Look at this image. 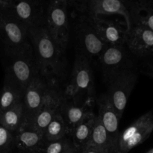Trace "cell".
Returning a JSON list of instances; mask_svg holds the SVG:
<instances>
[{
    "instance_id": "cell-1",
    "label": "cell",
    "mask_w": 153,
    "mask_h": 153,
    "mask_svg": "<svg viewBox=\"0 0 153 153\" xmlns=\"http://www.w3.org/2000/svg\"><path fill=\"white\" fill-rule=\"evenodd\" d=\"M28 34L39 75L49 85L57 87L65 76L64 52L53 41L45 24L29 28Z\"/></svg>"
},
{
    "instance_id": "cell-2",
    "label": "cell",
    "mask_w": 153,
    "mask_h": 153,
    "mask_svg": "<svg viewBox=\"0 0 153 153\" xmlns=\"http://www.w3.org/2000/svg\"><path fill=\"white\" fill-rule=\"evenodd\" d=\"M28 30L8 7L0 9V46L9 57L32 51Z\"/></svg>"
},
{
    "instance_id": "cell-3",
    "label": "cell",
    "mask_w": 153,
    "mask_h": 153,
    "mask_svg": "<svg viewBox=\"0 0 153 153\" xmlns=\"http://www.w3.org/2000/svg\"><path fill=\"white\" fill-rule=\"evenodd\" d=\"M63 95L67 100L94 102L95 90L91 61L79 52L75 60L71 80Z\"/></svg>"
},
{
    "instance_id": "cell-4",
    "label": "cell",
    "mask_w": 153,
    "mask_h": 153,
    "mask_svg": "<svg viewBox=\"0 0 153 153\" xmlns=\"http://www.w3.org/2000/svg\"><path fill=\"white\" fill-rule=\"evenodd\" d=\"M45 26L55 44L65 52L70 39L67 7L55 0H51L45 13Z\"/></svg>"
},
{
    "instance_id": "cell-5",
    "label": "cell",
    "mask_w": 153,
    "mask_h": 153,
    "mask_svg": "<svg viewBox=\"0 0 153 153\" xmlns=\"http://www.w3.org/2000/svg\"><path fill=\"white\" fill-rule=\"evenodd\" d=\"M137 78L136 72L131 68H128L114 75L108 81V91L106 96L120 118L131 91L137 83Z\"/></svg>"
},
{
    "instance_id": "cell-6",
    "label": "cell",
    "mask_w": 153,
    "mask_h": 153,
    "mask_svg": "<svg viewBox=\"0 0 153 153\" xmlns=\"http://www.w3.org/2000/svg\"><path fill=\"white\" fill-rule=\"evenodd\" d=\"M82 14L76 28L78 52L92 61L97 59L107 45L99 35L92 16L88 13Z\"/></svg>"
},
{
    "instance_id": "cell-7",
    "label": "cell",
    "mask_w": 153,
    "mask_h": 153,
    "mask_svg": "<svg viewBox=\"0 0 153 153\" xmlns=\"http://www.w3.org/2000/svg\"><path fill=\"white\" fill-rule=\"evenodd\" d=\"M153 131V110L137 118L125 130L120 133L118 153H128L143 143Z\"/></svg>"
},
{
    "instance_id": "cell-8",
    "label": "cell",
    "mask_w": 153,
    "mask_h": 153,
    "mask_svg": "<svg viewBox=\"0 0 153 153\" xmlns=\"http://www.w3.org/2000/svg\"><path fill=\"white\" fill-rule=\"evenodd\" d=\"M10 62L6 69L5 76L25 92L33 79L39 76L33 52L10 56Z\"/></svg>"
},
{
    "instance_id": "cell-9",
    "label": "cell",
    "mask_w": 153,
    "mask_h": 153,
    "mask_svg": "<svg viewBox=\"0 0 153 153\" xmlns=\"http://www.w3.org/2000/svg\"><path fill=\"white\" fill-rule=\"evenodd\" d=\"M91 16L99 35L107 46H124L128 33L124 19L103 15Z\"/></svg>"
},
{
    "instance_id": "cell-10",
    "label": "cell",
    "mask_w": 153,
    "mask_h": 153,
    "mask_svg": "<svg viewBox=\"0 0 153 153\" xmlns=\"http://www.w3.org/2000/svg\"><path fill=\"white\" fill-rule=\"evenodd\" d=\"M52 87V85H49L40 75L34 78L28 85L24 92L22 99L25 112V122L23 125L31 123L41 107L46 94Z\"/></svg>"
},
{
    "instance_id": "cell-11",
    "label": "cell",
    "mask_w": 153,
    "mask_h": 153,
    "mask_svg": "<svg viewBox=\"0 0 153 153\" xmlns=\"http://www.w3.org/2000/svg\"><path fill=\"white\" fill-rule=\"evenodd\" d=\"M97 60L106 82L120 72L131 68L124 46H106Z\"/></svg>"
},
{
    "instance_id": "cell-12",
    "label": "cell",
    "mask_w": 153,
    "mask_h": 153,
    "mask_svg": "<svg viewBox=\"0 0 153 153\" xmlns=\"http://www.w3.org/2000/svg\"><path fill=\"white\" fill-rule=\"evenodd\" d=\"M129 4L130 2L123 0H85L82 13L93 16H121L128 31L131 26Z\"/></svg>"
},
{
    "instance_id": "cell-13",
    "label": "cell",
    "mask_w": 153,
    "mask_h": 153,
    "mask_svg": "<svg viewBox=\"0 0 153 153\" xmlns=\"http://www.w3.org/2000/svg\"><path fill=\"white\" fill-rule=\"evenodd\" d=\"M8 8L28 29L45 24L46 11L41 0H13Z\"/></svg>"
},
{
    "instance_id": "cell-14",
    "label": "cell",
    "mask_w": 153,
    "mask_h": 153,
    "mask_svg": "<svg viewBox=\"0 0 153 153\" xmlns=\"http://www.w3.org/2000/svg\"><path fill=\"white\" fill-rule=\"evenodd\" d=\"M64 100V97L62 93L57 87L52 86L46 94V98L37 114L31 123L27 125L44 134L45 129L50 121L55 115L60 113V109Z\"/></svg>"
},
{
    "instance_id": "cell-15",
    "label": "cell",
    "mask_w": 153,
    "mask_h": 153,
    "mask_svg": "<svg viewBox=\"0 0 153 153\" xmlns=\"http://www.w3.org/2000/svg\"><path fill=\"white\" fill-rule=\"evenodd\" d=\"M126 44L136 56H153V31L144 25L132 23L127 33Z\"/></svg>"
},
{
    "instance_id": "cell-16",
    "label": "cell",
    "mask_w": 153,
    "mask_h": 153,
    "mask_svg": "<svg viewBox=\"0 0 153 153\" xmlns=\"http://www.w3.org/2000/svg\"><path fill=\"white\" fill-rule=\"evenodd\" d=\"M93 102L88 101H74L64 98L60 109L67 129L68 136H70L76 126L92 113Z\"/></svg>"
},
{
    "instance_id": "cell-17",
    "label": "cell",
    "mask_w": 153,
    "mask_h": 153,
    "mask_svg": "<svg viewBox=\"0 0 153 153\" xmlns=\"http://www.w3.org/2000/svg\"><path fill=\"white\" fill-rule=\"evenodd\" d=\"M44 134L28 125H23L13 134V146L21 153H42Z\"/></svg>"
},
{
    "instance_id": "cell-18",
    "label": "cell",
    "mask_w": 153,
    "mask_h": 153,
    "mask_svg": "<svg viewBox=\"0 0 153 153\" xmlns=\"http://www.w3.org/2000/svg\"><path fill=\"white\" fill-rule=\"evenodd\" d=\"M97 102L99 107V114L97 116L105 128L111 141L117 149L118 139L120 136L119 123L121 118L119 117L106 94L102 96Z\"/></svg>"
},
{
    "instance_id": "cell-19",
    "label": "cell",
    "mask_w": 153,
    "mask_h": 153,
    "mask_svg": "<svg viewBox=\"0 0 153 153\" xmlns=\"http://www.w3.org/2000/svg\"><path fill=\"white\" fill-rule=\"evenodd\" d=\"M129 10L131 24H140L153 31V0H131Z\"/></svg>"
},
{
    "instance_id": "cell-20",
    "label": "cell",
    "mask_w": 153,
    "mask_h": 153,
    "mask_svg": "<svg viewBox=\"0 0 153 153\" xmlns=\"http://www.w3.org/2000/svg\"><path fill=\"white\" fill-rule=\"evenodd\" d=\"M96 115L97 114L94 112L90 114L75 128L70 134L72 143L78 153L82 152V149L89 143L91 140L93 128L95 123Z\"/></svg>"
},
{
    "instance_id": "cell-21",
    "label": "cell",
    "mask_w": 153,
    "mask_h": 153,
    "mask_svg": "<svg viewBox=\"0 0 153 153\" xmlns=\"http://www.w3.org/2000/svg\"><path fill=\"white\" fill-rule=\"evenodd\" d=\"M25 122V112L22 101L1 112L0 125L14 134Z\"/></svg>"
},
{
    "instance_id": "cell-22",
    "label": "cell",
    "mask_w": 153,
    "mask_h": 153,
    "mask_svg": "<svg viewBox=\"0 0 153 153\" xmlns=\"http://www.w3.org/2000/svg\"><path fill=\"white\" fill-rule=\"evenodd\" d=\"M24 92L13 83L8 77L4 76V84L0 93V111L1 112L21 102Z\"/></svg>"
},
{
    "instance_id": "cell-23",
    "label": "cell",
    "mask_w": 153,
    "mask_h": 153,
    "mask_svg": "<svg viewBox=\"0 0 153 153\" xmlns=\"http://www.w3.org/2000/svg\"><path fill=\"white\" fill-rule=\"evenodd\" d=\"M89 143L94 145L102 153H118L97 115H96L95 123Z\"/></svg>"
},
{
    "instance_id": "cell-24",
    "label": "cell",
    "mask_w": 153,
    "mask_h": 153,
    "mask_svg": "<svg viewBox=\"0 0 153 153\" xmlns=\"http://www.w3.org/2000/svg\"><path fill=\"white\" fill-rule=\"evenodd\" d=\"M67 135L66 124L59 113L54 117L45 129V140L46 141H54L66 137Z\"/></svg>"
},
{
    "instance_id": "cell-25",
    "label": "cell",
    "mask_w": 153,
    "mask_h": 153,
    "mask_svg": "<svg viewBox=\"0 0 153 153\" xmlns=\"http://www.w3.org/2000/svg\"><path fill=\"white\" fill-rule=\"evenodd\" d=\"M72 146L73 143L67 137L54 141H46L42 153H64Z\"/></svg>"
},
{
    "instance_id": "cell-26",
    "label": "cell",
    "mask_w": 153,
    "mask_h": 153,
    "mask_svg": "<svg viewBox=\"0 0 153 153\" xmlns=\"http://www.w3.org/2000/svg\"><path fill=\"white\" fill-rule=\"evenodd\" d=\"M13 146V133L0 125V153H10Z\"/></svg>"
},
{
    "instance_id": "cell-27",
    "label": "cell",
    "mask_w": 153,
    "mask_h": 153,
    "mask_svg": "<svg viewBox=\"0 0 153 153\" xmlns=\"http://www.w3.org/2000/svg\"><path fill=\"white\" fill-rule=\"evenodd\" d=\"M55 1L64 4L67 7V9L70 7L80 12L81 13H83L85 0H55Z\"/></svg>"
},
{
    "instance_id": "cell-28",
    "label": "cell",
    "mask_w": 153,
    "mask_h": 153,
    "mask_svg": "<svg viewBox=\"0 0 153 153\" xmlns=\"http://www.w3.org/2000/svg\"><path fill=\"white\" fill-rule=\"evenodd\" d=\"M80 153H102L100 149H97L94 145L88 143Z\"/></svg>"
},
{
    "instance_id": "cell-29",
    "label": "cell",
    "mask_w": 153,
    "mask_h": 153,
    "mask_svg": "<svg viewBox=\"0 0 153 153\" xmlns=\"http://www.w3.org/2000/svg\"><path fill=\"white\" fill-rule=\"evenodd\" d=\"M13 0H0V8H7L12 4Z\"/></svg>"
},
{
    "instance_id": "cell-30",
    "label": "cell",
    "mask_w": 153,
    "mask_h": 153,
    "mask_svg": "<svg viewBox=\"0 0 153 153\" xmlns=\"http://www.w3.org/2000/svg\"><path fill=\"white\" fill-rule=\"evenodd\" d=\"M64 153H78V152L76 150V149H75L74 146H72V147H70V149H67V150H66Z\"/></svg>"
},
{
    "instance_id": "cell-31",
    "label": "cell",
    "mask_w": 153,
    "mask_h": 153,
    "mask_svg": "<svg viewBox=\"0 0 153 153\" xmlns=\"http://www.w3.org/2000/svg\"><path fill=\"white\" fill-rule=\"evenodd\" d=\"M149 76H152V77L153 78V67H151V69H150V72H149Z\"/></svg>"
},
{
    "instance_id": "cell-32",
    "label": "cell",
    "mask_w": 153,
    "mask_h": 153,
    "mask_svg": "<svg viewBox=\"0 0 153 153\" xmlns=\"http://www.w3.org/2000/svg\"><path fill=\"white\" fill-rule=\"evenodd\" d=\"M147 153H153V149H150V150L149 151V152H148Z\"/></svg>"
},
{
    "instance_id": "cell-33",
    "label": "cell",
    "mask_w": 153,
    "mask_h": 153,
    "mask_svg": "<svg viewBox=\"0 0 153 153\" xmlns=\"http://www.w3.org/2000/svg\"><path fill=\"white\" fill-rule=\"evenodd\" d=\"M123 1H127V2H131V0H123Z\"/></svg>"
},
{
    "instance_id": "cell-34",
    "label": "cell",
    "mask_w": 153,
    "mask_h": 153,
    "mask_svg": "<svg viewBox=\"0 0 153 153\" xmlns=\"http://www.w3.org/2000/svg\"><path fill=\"white\" fill-rule=\"evenodd\" d=\"M0 115H1V111H0Z\"/></svg>"
},
{
    "instance_id": "cell-35",
    "label": "cell",
    "mask_w": 153,
    "mask_h": 153,
    "mask_svg": "<svg viewBox=\"0 0 153 153\" xmlns=\"http://www.w3.org/2000/svg\"></svg>"
},
{
    "instance_id": "cell-36",
    "label": "cell",
    "mask_w": 153,
    "mask_h": 153,
    "mask_svg": "<svg viewBox=\"0 0 153 153\" xmlns=\"http://www.w3.org/2000/svg\"><path fill=\"white\" fill-rule=\"evenodd\" d=\"M0 9H1V8H0Z\"/></svg>"
}]
</instances>
